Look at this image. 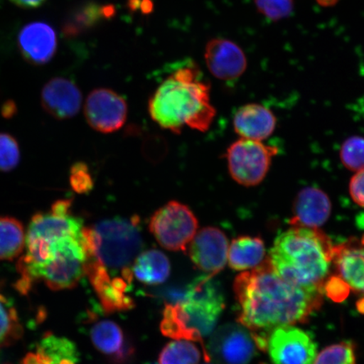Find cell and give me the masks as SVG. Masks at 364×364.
Wrapping results in <instances>:
<instances>
[{"label":"cell","instance_id":"1","mask_svg":"<svg viewBox=\"0 0 364 364\" xmlns=\"http://www.w3.org/2000/svg\"><path fill=\"white\" fill-rule=\"evenodd\" d=\"M240 307L238 321L267 349V335L279 327L306 321L322 303L321 291L308 290L282 279L268 258L254 269L241 273L234 284Z\"/></svg>","mask_w":364,"mask_h":364},{"label":"cell","instance_id":"2","mask_svg":"<svg viewBox=\"0 0 364 364\" xmlns=\"http://www.w3.org/2000/svg\"><path fill=\"white\" fill-rule=\"evenodd\" d=\"M25 248L17 262L20 279L15 285L22 294H28L39 282L53 291L74 289L86 276L89 252L84 230L53 237L26 235Z\"/></svg>","mask_w":364,"mask_h":364},{"label":"cell","instance_id":"3","mask_svg":"<svg viewBox=\"0 0 364 364\" xmlns=\"http://www.w3.org/2000/svg\"><path fill=\"white\" fill-rule=\"evenodd\" d=\"M149 112L163 129L180 134L184 127L205 132L216 115L210 86L193 63H183L163 81L150 98Z\"/></svg>","mask_w":364,"mask_h":364},{"label":"cell","instance_id":"4","mask_svg":"<svg viewBox=\"0 0 364 364\" xmlns=\"http://www.w3.org/2000/svg\"><path fill=\"white\" fill-rule=\"evenodd\" d=\"M333 249L328 236L320 230L292 226L277 236L268 261L277 274L289 283L322 293L329 277Z\"/></svg>","mask_w":364,"mask_h":364},{"label":"cell","instance_id":"5","mask_svg":"<svg viewBox=\"0 0 364 364\" xmlns=\"http://www.w3.org/2000/svg\"><path fill=\"white\" fill-rule=\"evenodd\" d=\"M225 307L223 291L211 276H204L186 286L183 302L166 304L161 331L176 340L198 341L215 329Z\"/></svg>","mask_w":364,"mask_h":364},{"label":"cell","instance_id":"6","mask_svg":"<svg viewBox=\"0 0 364 364\" xmlns=\"http://www.w3.org/2000/svg\"><path fill=\"white\" fill-rule=\"evenodd\" d=\"M138 217L115 218L85 228L89 259L99 262L113 275L130 269L143 247Z\"/></svg>","mask_w":364,"mask_h":364},{"label":"cell","instance_id":"7","mask_svg":"<svg viewBox=\"0 0 364 364\" xmlns=\"http://www.w3.org/2000/svg\"><path fill=\"white\" fill-rule=\"evenodd\" d=\"M149 230L157 242L171 252H186L198 229V221L191 209L171 201L154 213Z\"/></svg>","mask_w":364,"mask_h":364},{"label":"cell","instance_id":"8","mask_svg":"<svg viewBox=\"0 0 364 364\" xmlns=\"http://www.w3.org/2000/svg\"><path fill=\"white\" fill-rule=\"evenodd\" d=\"M277 154L276 147L261 141L240 139L227 150L230 174L241 186H257L265 179Z\"/></svg>","mask_w":364,"mask_h":364},{"label":"cell","instance_id":"9","mask_svg":"<svg viewBox=\"0 0 364 364\" xmlns=\"http://www.w3.org/2000/svg\"><path fill=\"white\" fill-rule=\"evenodd\" d=\"M86 276L105 313L126 311L134 307V299L129 294L134 277L132 268L122 274L112 275L101 264L89 259Z\"/></svg>","mask_w":364,"mask_h":364},{"label":"cell","instance_id":"10","mask_svg":"<svg viewBox=\"0 0 364 364\" xmlns=\"http://www.w3.org/2000/svg\"><path fill=\"white\" fill-rule=\"evenodd\" d=\"M207 356L220 364H248L259 349L252 331L241 324H226L217 329L208 343Z\"/></svg>","mask_w":364,"mask_h":364},{"label":"cell","instance_id":"11","mask_svg":"<svg viewBox=\"0 0 364 364\" xmlns=\"http://www.w3.org/2000/svg\"><path fill=\"white\" fill-rule=\"evenodd\" d=\"M267 349L272 364H314L317 348L308 332L294 326L273 330Z\"/></svg>","mask_w":364,"mask_h":364},{"label":"cell","instance_id":"12","mask_svg":"<svg viewBox=\"0 0 364 364\" xmlns=\"http://www.w3.org/2000/svg\"><path fill=\"white\" fill-rule=\"evenodd\" d=\"M85 116L95 131L111 134L124 125L127 105L124 98L112 90L97 89L90 92L85 105Z\"/></svg>","mask_w":364,"mask_h":364},{"label":"cell","instance_id":"13","mask_svg":"<svg viewBox=\"0 0 364 364\" xmlns=\"http://www.w3.org/2000/svg\"><path fill=\"white\" fill-rule=\"evenodd\" d=\"M186 252L196 267L213 277L226 265L229 241L218 228L205 227L197 232Z\"/></svg>","mask_w":364,"mask_h":364},{"label":"cell","instance_id":"14","mask_svg":"<svg viewBox=\"0 0 364 364\" xmlns=\"http://www.w3.org/2000/svg\"><path fill=\"white\" fill-rule=\"evenodd\" d=\"M89 334L95 349L112 364H127L134 358V346L116 322L95 321Z\"/></svg>","mask_w":364,"mask_h":364},{"label":"cell","instance_id":"15","mask_svg":"<svg viewBox=\"0 0 364 364\" xmlns=\"http://www.w3.org/2000/svg\"><path fill=\"white\" fill-rule=\"evenodd\" d=\"M205 59L209 71L220 80H237L247 68V59L242 49L227 39L211 40L205 50Z\"/></svg>","mask_w":364,"mask_h":364},{"label":"cell","instance_id":"16","mask_svg":"<svg viewBox=\"0 0 364 364\" xmlns=\"http://www.w3.org/2000/svg\"><path fill=\"white\" fill-rule=\"evenodd\" d=\"M18 46L27 62L34 65H43L51 61L56 53L57 35L48 23L31 22L21 30Z\"/></svg>","mask_w":364,"mask_h":364},{"label":"cell","instance_id":"17","mask_svg":"<svg viewBox=\"0 0 364 364\" xmlns=\"http://www.w3.org/2000/svg\"><path fill=\"white\" fill-rule=\"evenodd\" d=\"M41 99L44 110L58 120L70 119L76 116L82 104L78 86L63 77L49 80L44 85Z\"/></svg>","mask_w":364,"mask_h":364},{"label":"cell","instance_id":"18","mask_svg":"<svg viewBox=\"0 0 364 364\" xmlns=\"http://www.w3.org/2000/svg\"><path fill=\"white\" fill-rule=\"evenodd\" d=\"M331 213L328 195L320 188L309 186L300 191L296 197L291 225L318 230L329 220Z\"/></svg>","mask_w":364,"mask_h":364},{"label":"cell","instance_id":"19","mask_svg":"<svg viewBox=\"0 0 364 364\" xmlns=\"http://www.w3.org/2000/svg\"><path fill=\"white\" fill-rule=\"evenodd\" d=\"M332 263L338 276L350 289L364 296V244L344 243L334 247Z\"/></svg>","mask_w":364,"mask_h":364},{"label":"cell","instance_id":"20","mask_svg":"<svg viewBox=\"0 0 364 364\" xmlns=\"http://www.w3.org/2000/svg\"><path fill=\"white\" fill-rule=\"evenodd\" d=\"M233 124L236 134L241 139L262 141L274 132L277 119L269 109L250 103L238 109Z\"/></svg>","mask_w":364,"mask_h":364},{"label":"cell","instance_id":"21","mask_svg":"<svg viewBox=\"0 0 364 364\" xmlns=\"http://www.w3.org/2000/svg\"><path fill=\"white\" fill-rule=\"evenodd\" d=\"M264 241L253 236H240L231 241L228 252V261L235 271L252 270L266 260Z\"/></svg>","mask_w":364,"mask_h":364},{"label":"cell","instance_id":"22","mask_svg":"<svg viewBox=\"0 0 364 364\" xmlns=\"http://www.w3.org/2000/svg\"><path fill=\"white\" fill-rule=\"evenodd\" d=\"M132 270L141 283L148 285L161 284L170 276L171 263L161 250L151 249L139 254Z\"/></svg>","mask_w":364,"mask_h":364},{"label":"cell","instance_id":"23","mask_svg":"<svg viewBox=\"0 0 364 364\" xmlns=\"http://www.w3.org/2000/svg\"><path fill=\"white\" fill-rule=\"evenodd\" d=\"M115 14L112 6H101L95 3L82 4L75 9L63 26V31L67 36H75L92 28L102 20L109 19Z\"/></svg>","mask_w":364,"mask_h":364},{"label":"cell","instance_id":"24","mask_svg":"<svg viewBox=\"0 0 364 364\" xmlns=\"http://www.w3.org/2000/svg\"><path fill=\"white\" fill-rule=\"evenodd\" d=\"M36 353L43 355L50 364H78L80 353L75 343L51 332L40 340Z\"/></svg>","mask_w":364,"mask_h":364},{"label":"cell","instance_id":"25","mask_svg":"<svg viewBox=\"0 0 364 364\" xmlns=\"http://www.w3.org/2000/svg\"><path fill=\"white\" fill-rule=\"evenodd\" d=\"M24 226L12 217H0V261H13L24 252Z\"/></svg>","mask_w":364,"mask_h":364},{"label":"cell","instance_id":"26","mask_svg":"<svg viewBox=\"0 0 364 364\" xmlns=\"http://www.w3.org/2000/svg\"><path fill=\"white\" fill-rule=\"evenodd\" d=\"M23 333L24 329L16 309L0 288V349L15 344Z\"/></svg>","mask_w":364,"mask_h":364},{"label":"cell","instance_id":"27","mask_svg":"<svg viewBox=\"0 0 364 364\" xmlns=\"http://www.w3.org/2000/svg\"><path fill=\"white\" fill-rule=\"evenodd\" d=\"M201 353L189 341L176 340L168 343L159 354V364H198Z\"/></svg>","mask_w":364,"mask_h":364},{"label":"cell","instance_id":"28","mask_svg":"<svg viewBox=\"0 0 364 364\" xmlns=\"http://www.w3.org/2000/svg\"><path fill=\"white\" fill-rule=\"evenodd\" d=\"M340 158L348 170L359 171L364 169V138L350 136L341 146Z\"/></svg>","mask_w":364,"mask_h":364},{"label":"cell","instance_id":"29","mask_svg":"<svg viewBox=\"0 0 364 364\" xmlns=\"http://www.w3.org/2000/svg\"><path fill=\"white\" fill-rule=\"evenodd\" d=\"M314 364H356L354 346L346 341L329 346L316 356Z\"/></svg>","mask_w":364,"mask_h":364},{"label":"cell","instance_id":"30","mask_svg":"<svg viewBox=\"0 0 364 364\" xmlns=\"http://www.w3.org/2000/svg\"><path fill=\"white\" fill-rule=\"evenodd\" d=\"M19 145L13 136L0 134V171H11L20 162Z\"/></svg>","mask_w":364,"mask_h":364},{"label":"cell","instance_id":"31","mask_svg":"<svg viewBox=\"0 0 364 364\" xmlns=\"http://www.w3.org/2000/svg\"><path fill=\"white\" fill-rule=\"evenodd\" d=\"M259 12L271 21L289 17L294 10L293 0H255Z\"/></svg>","mask_w":364,"mask_h":364},{"label":"cell","instance_id":"32","mask_svg":"<svg viewBox=\"0 0 364 364\" xmlns=\"http://www.w3.org/2000/svg\"><path fill=\"white\" fill-rule=\"evenodd\" d=\"M72 188L78 193H87L93 188V180L88 166L84 163H76L70 171Z\"/></svg>","mask_w":364,"mask_h":364},{"label":"cell","instance_id":"33","mask_svg":"<svg viewBox=\"0 0 364 364\" xmlns=\"http://www.w3.org/2000/svg\"><path fill=\"white\" fill-rule=\"evenodd\" d=\"M349 289V287L338 276L328 277L323 286V290L335 301H341L348 297Z\"/></svg>","mask_w":364,"mask_h":364},{"label":"cell","instance_id":"34","mask_svg":"<svg viewBox=\"0 0 364 364\" xmlns=\"http://www.w3.org/2000/svg\"><path fill=\"white\" fill-rule=\"evenodd\" d=\"M349 193L354 203L364 208V169L353 176L349 184Z\"/></svg>","mask_w":364,"mask_h":364},{"label":"cell","instance_id":"35","mask_svg":"<svg viewBox=\"0 0 364 364\" xmlns=\"http://www.w3.org/2000/svg\"><path fill=\"white\" fill-rule=\"evenodd\" d=\"M22 364H50L43 355L38 353H29L23 358Z\"/></svg>","mask_w":364,"mask_h":364},{"label":"cell","instance_id":"36","mask_svg":"<svg viewBox=\"0 0 364 364\" xmlns=\"http://www.w3.org/2000/svg\"><path fill=\"white\" fill-rule=\"evenodd\" d=\"M11 1L18 7L34 9L43 6L47 0H11Z\"/></svg>","mask_w":364,"mask_h":364},{"label":"cell","instance_id":"37","mask_svg":"<svg viewBox=\"0 0 364 364\" xmlns=\"http://www.w3.org/2000/svg\"><path fill=\"white\" fill-rule=\"evenodd\" d=\"M16 107L13 102H8L3 108V114L6 117H10L15 113Z\"/></svg>","mask_w":364,"mask_h":364},{"label":"cell","instance_id":"38","mask_svg":"<svg viewBox=\"0 0 364 364\" xmlns=\"http://www.w3.org/2000/svg\"><path fill=\"white\" fill-rule=\"evenodd\" d=\"M316 1L322 6H331L338 1V0H316Z\"/></svg>","mask_w":364,"mask_h":364},{"label":"cell","instance_id":"39","mask_svg":"<svg viewBox=\"0 0 364 364\" xmlns=\"http://www.w3.org/2000/svg\"><path fill=\"white\" fill-rule=\"evenodd\" d=\"M361 240H362V242L364 244V237Z\"/></svg>","mask_w":364,"mask_h":364},{"label":"cell","instance_id":"40","mask_svg":"<svg viewBox=\"0 0 364 364\" xmlns=\"http://www.w3.org/2000/svg\"><path fill=\"white\" fill-rule=\"evenodd\" d=\"M6 364H10V363H6Z\"/></svg>","mask_w":364,"mask_h":364}]
</instances>
